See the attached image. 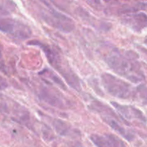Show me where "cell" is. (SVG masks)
<instances>
[{"mask_svg": "<svg viewBox=\"0 0 147 147\" xmlns=\"http://www.w3.org/2000/svg\"><path fill=\"white\" fill-rule=\"evenodd\" d=\"M104 59L115 73L134 83H139L145 79L142 65L137 55L134 52L121 51L112 47L104 55Z\"/></svg>", "mask_w": 147, "mask_h": 147, "instance_id": "1", "label": "cell"}, {"mask_svg": "<svg viewBox=\"0 0 147 147\" xmlns=\"http://www.w3.org/2000/svg\"><path fill=\"white\" fill-rule=\"evenodd\" d=\"M101 81L106 91L111 96L121 99H136L140 95L141 98L146 101V90L145 86L134 88L127 82L118 78L109 73H103Z\"/></svg>", "mask_w": 147, "mask_h": 147, "instance_id": "2", "label": "cell"}, {"mask_svg": "<svg viewBox=\"0 0 147 147\" xmlns=\"http://www.w3.org/2000/svg\"><path fill=\"white\" fill-rule=\"evenodd\" d=\"M90 109L100 113L103 120L106 123H108L113 130L118 132L123 137H124L126 140L131 142L134 139V134L133 132L131 131L128 130L123 126L120 118L116 116V113L110 108L104 106L103 104H102V103L96 100V101L91 103Z\"/></svg>", "mask_w": 147, "mask_h": 147, "instance_id": "3", "label": "cell"}, {"mask_svg": "<svg viewBox=\"0 0 147 147\" xmlns=\"http://www.w3.org/2000/svg\"><path fill=\"white\" fill-rule=\"evenodd\" d=\"M43 3L45 5L40 7L39 11L41 18L46 23L64 32H70L74 30L75 24L71 19L57 11L46 1Z\"/></svg>", "mask_w": 147, "mask_h": 147, "instance_id": "4", "label": "cell"}, {"mask_svg": "<svg viewBox=\"0 0 147 147\" xmlns=\"http://www.w3.org/2000/svg\"><path fill=\"white\" fill-rule=\"evenodd\" d=\"M30 44L40 46L44 51L46 57H47V60H49L50 64L61 73L62 76L67 80L68 84L71 86V87L74 88L76 90H80V86L78 77L70 70V69H67L63 67V62L60 58V56L59 55L57 52L49 47L48 45H46L38 41L32 42Z\"/></svg>", "mask_w": 147, "mask_h": 147, "instance_id": "5", "label": "cell"}, {"mask_svg": "<svg viewBox=\"0 0 147 147\" xmlns=\"http://www.w3.org/2000/svg\"><path fill=\"white\" fill-rule=\"evenodd\" d=\"M0 31L17 40H26L32 35V30L27 24L11 17H0Z\"/></svg>", "mask_w": 147, "mask_h": 147, "instance_id": "6", "label": "cell"}, {"mask_svg": "<svg viewBox=\"0 0 147 147\" xmlns=\"http://www.w3.org/2000/svg\"><path fill=\"white\" fill-rule=\"evenodd\" d=\"M37 92L40 98L49 104L57 108H63L65 106V103L62 95L50 88V86L40 84Z\"/></svg>", "mask_w": 147, "mask_h": 147, "instance_id": "7", "label": "cell"}, {"mask_svg": "<svg viewBox=\"0 0 147 147\" xmlns=\"http://www.w3.org/2000/svg\"><path fill=\"white\" fill-rule=\"evenodd\" d=\"M112 105L119 111L121 116H123L125 119L129 121H138L140 123L146 125V117L140 110L131 106L121 105L115 102H112Z\"/></svg>", "mask_w": 147, "mask_h": 147, "instance_id": "8", "label": "cell"}, {"mask_svg": "<svg viewBox=\"0 0 147 147\" xmlns=\"http://www.w3.org/2000/svg\"><path fill=\"white\" fill-rule=\"evenodd\" d=\"M122 22L134 31L139 32L146 26V14L144 12H132L125 14Z\"/></svg>", "mask_w": 147, "mask_h": 147, "instance_id": "9", "label": "cell"}, {"mask_svg": "<svg viewBox=\"0 0 147 147\" xmlns=\"http://www.w3.org/2000/svg\"><path fill=\"white\" fill-rule=\"evenodd\" d=\"M100 147H126L119 138L113 134H104L102 136Z\"/></svg>", "mask_w": 147, "mask_h": 147, "instance_id": "10", "label": "cell"}, {"mask_svg": "<svg viewBox=\"0 0 147 147\" xmlns=\"http://www.w3.org/2000/svg\"><path fill=\"white\" fill-rule=\"evenodd\" d=\"M53 126L55 129L56 131L62 136H67L71 134L70 128L67 126V124L60 120H54Z\"/></svg>", "mask_w": 147, "mask_h": 147, "instance_id": "11", "label": "cell"}, {"mask_svg": "<svg viewBox=\"0 0 147 147\" xmlns=\"http://www.w3.org/2000/svg\"><path fill=\"white\" fill-rule=\"evenodd\" d=\"M16 5L11 1H0V13L2 14H9L15 10Z\"/></svg>", "mask_w": 147, "mask_h": 147, "instance_id": "12", "label": "cell"}, {"mask_svg": "<svg viewBox=\"0 0 147 147\" xmlns=\"http://www.w3.org/2000/svg\"><path fill=\"white\" fill-rule=\"evenodd\" d=\"M0 70L3 73H7L6 72V67L5 65H4V60H3V57L2 55H1V46H0Z\"/></svg>", "mask_w": 147, "mask_h": 147, "instance_id": "13", "label": "cell"}]
</instances>
